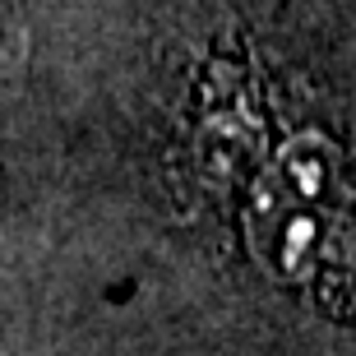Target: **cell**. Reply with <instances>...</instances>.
I'll list each match as a JSON object with an SVG mask.
<instances>
[{
    "label": "cell",
    "instance_id": "obj_1",
    "mask_svg": "<svg viewBox=\"0 0 356 356\" xmlns=\"http://www.w3.org/2000/svg\"><path fill=\"white\" fill-rule=\"evenodd\" d=\"M347 204V167L333 139L305 130L273 153L250 190L245 236L254 259L282 282H305L333 241Z\"/></svg>",
    "mask_w": 356,
    "mask_h": 356
}]
</instances>
